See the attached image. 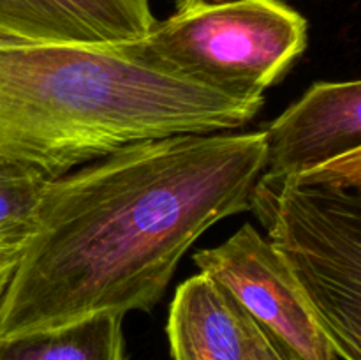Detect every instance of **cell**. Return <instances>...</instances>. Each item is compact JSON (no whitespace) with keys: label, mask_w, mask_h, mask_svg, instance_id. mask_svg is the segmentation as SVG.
<instances>
[{"label":"cell","mask_w":361,"mask_h":360,"mask_svg":"<svg viewBox=\"0 0 361 360\" xmlns=\"http://www.w3.org/2000/svg\"><path fill=\"white\" fill-rule=\"evenodd\" d=\"M309 299L341 360H361V150L270 179L250 208Z\"/></svg>","instance_id":"3957f363"},{"label":"cell","mask_w":361,"mask_h":360,"mask_svg":"<svg viewBox=\"0 0 361 360\" xmlns=\"http://www.w3.org/2000/svg\"><path fill=\"white\" fill-rule=\"evenodd\" d=\"M264 133V176L286 179L361 150V81H321Z\"/></svg>","instance_id":"8992f818"},{"label":"cell","mask_w":361,"mask_h":360,"mask_svg":"<svg viewBox=\"0 0 361 360\" xmlns=\"http://www.w3.org/2000/svg\"><path fill=\"white\" fill-rule=\"evenodd\" d=\"M263 131L127 145L46 182L0 299V341L152 311L210 226L250 208Z\"/></svg>","instance_id":"6da1fadb"},{"label":"cell","mask_w":361,"mask_h":360,"mask_svg":"<svg viewBox=\"0 0 361 360\" xmlns=\"http://www.w3.org/2000/svg\"><path fill=\"white\" fill-rule=\"evenodd\" d=\"M123 314L101 313L76 323L0 341V360H127Z\"/></svg>","instance_id":"9c48e42d"},{"label":"cell","mask_w":361,"mask_h":360,"mask_svg":"<svg viewBox=\"0 0 361 360\" xmlns=\"http://www.w3.org/2000/svg\"><path fill=\"white\" fill-rule=\"evenodd\" d=\"M252 360H307V359L300 355L295 348H291L288 342L282 341L281 337L271 334V332L267 328V335H264L263 344L259 346V349H257Z\"/></svg>","instance_id":"8fae6325"},{"label":"cell","mask_w":361,"mask_h":360,"mask_svg":"<svg viewBox=\"0 0 361 360\" xmlns=\"http://www.w3.org/2000/svg\"><path fill=\"white\" fill-rule=\"evenodd\" d=\"M267 328L245 307L204 274L183 281L168 318L173 360H252Z\"/></svg>","instance_id":"ba28073f"},{"label":"cell","mask_w":361,"mask_h":360,"mask_svg":"<svg viewBox=\"0 0 361 360\" xmlns=\"http://www.w3.org/2000/svg\"><path fill=\"white\" fill-rule=\"evenodd\" d=\"M263 99H235L115 48L0 42V155L49 180L127 145L235 131Z\"/></svg>","instance_id":"7a4b0ae2"},{"label":"cell","mask_w":361,"mask_h":360,"mask_svg":"<svg viewBox=\"0 0 361 360\" xmlns=\"http://www.w3.org/2000/svg\"><path fill=\"white\" fill-rule=\"evenodd\" d=\"M150 0H0V42L115 46L145 39Z\"/></svg>","instance_id":"52a82bcc"},{"label":"cell","mask_w":361,"mask_h":360,"mask_svg":"<svg viewBox=\"0 0 361 360\" xmlns=\"http://www.w3.org/2000/svg\"><path fill=\"white\" fill-rule=\"evenodd\" d=\"M23 246L2 247L0 249V299H2L4 292H6L7 284H9L11 275H13L14 268H16L18 261H20Z\"/></svg>","instance_id":"7c38bea8"},{"label":"cell","mask_w":361,"mask_h":360,"mask_svg":"<svg viewBox=\"0 0 361 360\" xmlns=\"http://www.w3.org/2000/svg\"><path fill=\"white\" fill-rule=\"evenodd\" d=\"M48 180L39 169L0 155V249L27 242Z\"/></svg>","instance_id":"30bf717a"},{"label":"cell","mask_w":361,"mask_h":360,"mask_svg":"<svg viewBox=\"0 0 361 360\" xmlns=\"http://www.w3.org/2000/svg\"><path fill=\"white\" fill-rule=\"evenodd\" d=\"M129 44L159 69L235 99H263L307 48V20L282 0H173Z\"/></svg>","instance_id":"277c9868"},{"label":"cell","mask_w":361,"mask_h":360,"mask_svg":"<svg viewBox=\"0 0 361 360\" xmlns=\"http://www.w3.org/2000/svg\"><path fill=\"white\" fill-rule=\"evenodd\" d=\"M192 260L200 274L224 286L257 323L307 360H341L296 279L252 224Z\"/></svg>","instance_id":"5b68a950"}]
</instances>
